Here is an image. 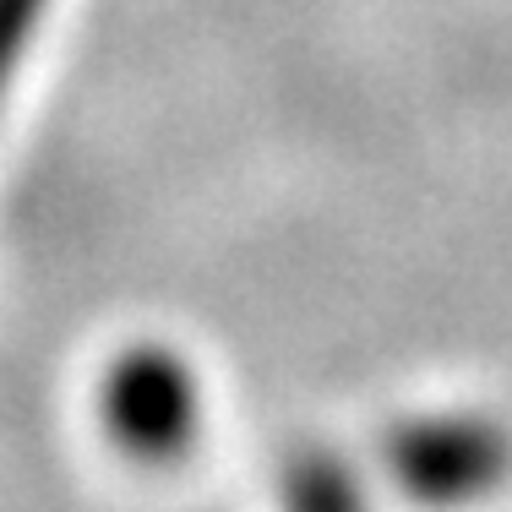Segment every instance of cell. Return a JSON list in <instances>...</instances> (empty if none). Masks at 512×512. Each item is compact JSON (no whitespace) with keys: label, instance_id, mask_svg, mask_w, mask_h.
Segmentation results:
<instances>
[{"label":"cell","instance_id":"6da1fadb","mask_svg":"<svg viewBox=\"0 0 512 512\" xmlns=\"http://www.w3.org/2000/svg\"><path fill=\"white\" fill-rule=\"evenodd\" d=\"M393 480L409 502L425 507H474L491 491H502L512 474V431L491 414L447 409L425 414L393 431L387 442Z\"/></svg>","mask_w":512,"mask_h":512},{"label":"cell","instance_id":"7a4b0ae2","mask_svg":"<svg viewBox=\"0 0 512 512\" xmlns=\"http://www.w3.org/2000/svg\"><path fill=\"white\" fill-rule=\"evenodd\" d=\"M104 425L126 453L164 463L180 458L197 442L202 425V393L197 376L180 355H169L164 344H137L126 349L104 376Z\"/></svg>","mask_w":512,"mask_h":512},{"label":"cell","instance_id":"3957f363","mask_svg":"<svg viewBox=\"0 0 512 512\" xmlns=\"http://www.w3.org/2000/svg\"><path fill=\"white\" fill-rule=\"evenodd\" d=\"M284 512H371L360 474L327 447H306L278 480Z\"/></svg>","mask_w":512,"mask_h":512},{"label":"cell","instance_id":"277c9868","mask_svg":"<svg viewBox=\"0 0 512 512\" xmlns=\"http://www.w3.org/2000/svg\"><path fill=\"white\" fill-rule=\"evenodd\" d=\"M44 6H50V0H0V104H6V93H11V77H17L22 50H28Z\"/></svg>","mask_w":512,"mask_h":512}]
</instances>
